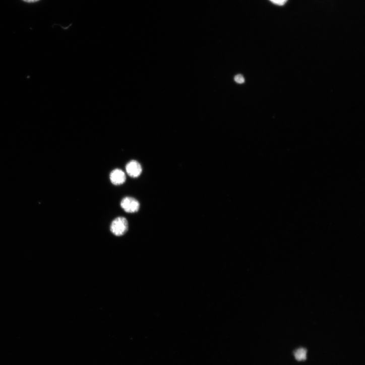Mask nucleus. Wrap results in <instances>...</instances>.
Here are the masks:
<instances>
[{
  "label": "nucleus",
  "mask_w": 365,
  "mask_h": 365,
  "mask_svg": "<svg viewBox=\"0 0 365 365\" xmlns=\"http://www.w3.org/2000/svg\"><path fill=\"white\" fill-rule=\"evenodd\" d=\"M126 168L128 175L133 178L138 177L141 174L143 170L141 164L135 160L129 162Z\"/></svg>",
  "instance_id": "3"
},
{
  "label": "nucleus",
  "mask_w": 365,
  "mask_h": 365,
  "mask_svg": "<svg viewBox=\"0 0 365 365\" xmlns=\"http://www.w3.org/2000/svg\"><path fill=\"white\" fill-rule=\"evenodd\" d=\"M110 179L113 185L119 186L125 184L126 180V175L123 170L116 168L113 170L110 173Z\"/></svg>",
  "instance_id": "4"
},
{
  "label": "nucleus",
  "mask_w": 365,
  "mask_h": 365,
  "mask_svg": "<svg viewBox=\"0 0 365 365\" xmlns=\"http://www.w3.org/2000/svg\"><path fill=\"white\" fill-rule=\"evenodd\" d=\"M272 4L279 6L285 5L288 2V0H269Z\"/></svg>",
  "instance_id": "6"
},
{
  "label": "nucleus",
  "mask_w": 365,
  "mask_h": 365,
  "mask_svg": "<svg viewBox=\"0 0 365 365\" xmlns=\"http://www.w3.org/2000/svg\"><path fill=\"white\" fill-rule=\"evenodd\" d=\"M129 223L127 219L123 217L115 218L111 223L110 230L116 236L124 235L128 231Z\"/></svg>",
  "instance_id": "1"
},
{
  "label": "nucleus",
  "mask_w": 365,
  "mask_h": 365,
  "mask_svg": "<svg viewBox=\"0 0 365 365\" xmlns=\"http://www.w3.org/2000/svg\"><path fill=\"white\" fill-rule=\"evenodd\" d=\"M234 80L236 82L239 84H242L245 82L244 77L240 74L236 75L234 77Z\"/></svg>",
  "instance_id": "7"
},
{
  "label": "nucleus",
  "mask_w": 365,
  "mask_h": 365,
  "mask_svg": "<svg viewBox=\"0 0 365 365\" xmlns=\"http://www.w3.org/2000/svg\"><path fill=\"white\" fill-rule=\"evenodd\" d=\"M23 1L28 3H34L39 1V0H23Z\"/></svg>",
  "instance_id": "8"
},
{
  "label": "nucleus",
  "mask_w": 365,
  "mask_h": 365,
  "mask_svg": "<svg viewBox=\"0 0 365 365\" xmlns=\"http://www.w3.org/2000/svg\"><path fill=\"white\" fill-rule=\"evenodd\" d=\"M121 207L127 213H135L139 211L140 204L139 202L132 197H126L120 203Z\"/></svg>",
  "instance_id": "2"
},
{
  "label": "nucleus",
  "mask_w": 365,
  "mask_h": 365,
  "mask_svg": "<svg viewBox=\"0 0 365 365\" xmlns=\"http://www.w3.org/2000/svg\"><path fill=\"white\" fill-rule=\"evenodd\" d=\"M294 354L297 360H303L307 358V350L306 348H300L296 350Z\"/></svg>",
  "instance_id": "5"
}]
</instances>
